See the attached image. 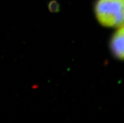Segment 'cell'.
Wrapping results in <instances>:
<instances>
[{
	"label": "cell",
	"instance_id": "obj_1",
	"mask_svg": "<svg viewBox=\"0 0 124 123\" xmlns=\"http://www.w3.org/2000/svg\"><path fill=\"white\" fill-rule=\"evenodd\" d=\"M94 10L103 27L115 29L124 24V0H96Z\"/></svg>",
	"mask_w": 124,
	"mask_h": 123
},
{
	"label": "cell",
	"instance_id": "obj_2",
	"mask_svg": "<svg viewBox=\"0 0 124 123\" xmlns=\"http://www.w3.org/2000/svg\"><path fill=\"white\" fill-rule=\"evenodd\" d=\"M109 48L113 57L124 62V24L115 28L110 38Z\"/></svg>",
	"mask_w": 124,
	"mask_h": 123
}]
</instances>
